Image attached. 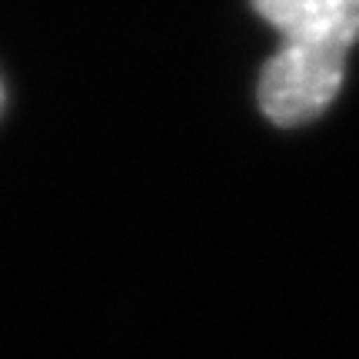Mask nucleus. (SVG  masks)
<instances>
[{
    "mask_svg": "<svg viewBox=\"0 0 359 359\" xmlns=\"http://www.w3.org/2000/svg\"><path fill=\"white\" fill-rule=\"evenodd\" d=\"M346 57L276 50L259 74V107L280 127H299L320 116L343 87Z\"/></svg>",
    "mask_w": 359,
    "mask_h": 359,
    "instance_id": "nucleus-1",
    "label": "nucleus"
},
{
    "mask_svg": "<svg viewBox=\"0 0 359 359\" xmlns=\"http://www.w3.org/2000/svg\"><path fill=\"white\" fill-rule=\"evenodd\" d=\"M253 7L283 34L280 50L349 57L359 40V0H253Z\"/></svg>",
    "mask_w": 359,
    "mask_h": 359,
    "instance_id": "nucleus-2",
    "label": "nucleus"
},
{
    "mask_svg": "<svg viewBox=\"0 0 359 359\" xmlns=\"http://www.w3.org/2000/svg\"><path fill=\"white\" fill-rule=\"evenodd\" d=\"M0 107H4V90H0Z\"/></svg>",
    "mask_w": 359,
    "mask_h": 359,
    "instance_id": "nucleus-3",
    "label": "nucleus"
}]
</instances>
